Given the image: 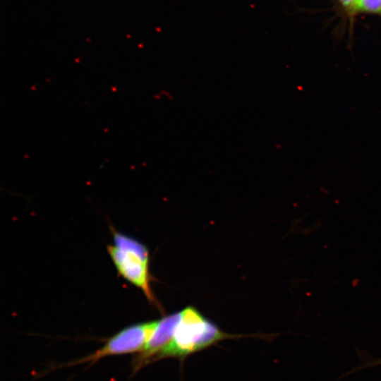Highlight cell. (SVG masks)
I'll list each match as a JSON object with an SVG mask.
<instances>
[{
	"label": "cell",
	"instance_id": "6da1fadb",
	"mask_svg": "<svg viewBox=\"0 0 381 381\" xmlns=\"http://www.w3.org/2000/svg\"><path fill=\"white\" fill-rule=\"evenodd\" d=\"M238 337L224 332L196 308L187 307L181 310V318L171 341L154 362L167 358H184L223 339Z\"/></svg>",
	"mask_w": 381,
	"mask_h": 381
},
{
	"label": "cell",
	"instance_id": "7a4b0ae2",
	"mask_svg": "<svg viewBox=\"0 0 381 381\" xmlns=\"http://www.w3.org/2000/svg\"><path fill=\"white\" fill-rule=\"evenodd\" d=\"M113 242L108 253L118 274L141 290L149 302L157 305L151 288L149 254L147 248L138 241L114 231Z\"/></svg>",
	"mask_w": 381,
	"mask_h": 381
},
{
	"label": "cell",
	"instance_id": "3957f363",
	"mask_svg": "<svg viewBox=\"0 0 381 381\" xmlns=\"http://www.w3.org/2000/svg\"><path fill=\"white\" fill-rule=\"evenodd\" d=\"M157 322L153 320L129 325L109 337L95 352L61 366H73L87 363L94 364L107 356L138 353L145 346Z\"/></svg>",
	"mask_w": 381,
	"mask_h": 381
},
{
	"label": "cell",
	"instance_id": "277c9868",
	"mask_svg": "<svg viewBox=\"0 0 381 381\" xmlns=\"http://www.w3.org/2000/svg\"><path fill=\"white\" fill-rule=\"evenodd\" d=\"M181 318V311L167 315L157 320L156 326L145 346L133 358V374L142 368L154 363L156 356L169 344Z\"/></svg>",
	"mask_w": 381,
	"mask_h": 381
},
{
	"label": "cell",
	"instance_id": "5b68a950",
	"mask_svg": "<svg viewBox=\"0 0 381 381\" xmlns=\"http://www.w3.org/2000/svg\"><path fill=\"white\" fill-rule=\"evenodd\" d=\"M356 351L360 359L358 365L341 375L339 377L340 379L350 375L351 374L356 373L358 370H362L365 368L381 365V357H372L366 352L358 349H356Z\"/></svg>",
	"mask_w": 381,
	"mask_h": 381
},
{
	"label": "cell",
	"instance_id": "8992f818",
	"mask_svg": "<svg viewBox=\"0 0 381 381\" xmlns=\"http://www.w3.org/2000/svg\"><path fill=\"white\" fill-rule=\"evenodd\" d=\"M359 13L381 16V0H359Z\"/></svg>",
	"mask_w": 381,
	"mask_h": 381
},
{
	"label": "cell",
	"instance_id": "52a82bcc",
	"mask_svg": "<svg viewBox=\"0 0 381 381\" xmlns=\"http://www.w3.org/2000/svg\"><path fill=\"white\" fill-rule=\"evenodd\" d=\"M344 13L351 20L359 13V0H337Z\"/></svg>",
	"mask_w": 381,
	"mask_h": 381
}]
</instances>
